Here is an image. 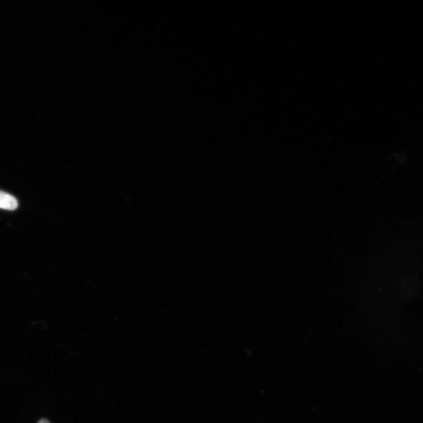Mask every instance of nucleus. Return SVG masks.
Segmentation results:
<instances>
[{
  "label": "nucleus",
  "instance_id": "f03ea898",
  "mask_svg": "<svg viewBox=\"0 0 423 423\" xmlns=\"http://www.w3.org/2000/svg\"><path fill=\"white\" fill-rule=\"evenodd\" d=\"M38 423H50L47 419H41Z\"/></svg>",
  "mask_w": 423,
  "mask_h": 423
},
{
  "label": "nucleus",
  "instance_id": "f257e3e1",
  "mask_svg": "<svg viewBox=\"0 0 423 423\" xmlns=\"http://www.w3.org/2000/svg\"><path fill=\"white\" fill-rule=\"evenodd\" d=\"M18 207V202L16 197L0 191V209L5 210H16Z\"/></svg>",
  "mask_w": 423,
  "mask_h": 423
}]
</instances>
